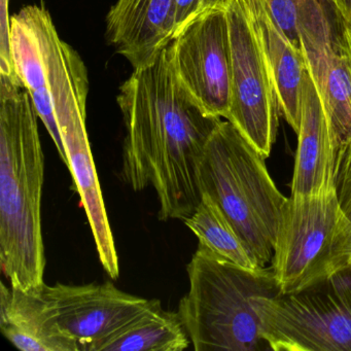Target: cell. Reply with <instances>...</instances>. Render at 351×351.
<instances>
[{
    "label": "cell",
    "instance_id": "obj_1",
    "mask_svg": "<svg viewBox=\"0 0 351 351\" xmlns=\"http://www.w3.org/2000/svg\"><path fill=\"white\" fill-rule=\"evenodd\" d=\"M117 101L126 128L123 180L135 192L153 186L160 221H186L202 200L199 170L221 119L178 79L169 45L152 64L133 69Z\"/></svg>",
    "mask_w": 351,
    "mask_h": 351
},
{
    "label": "cell",
    "instance_id": "obj_2",
    "mask_svg": "<svg viewBox=\"0 0 351 351\" xmlns=\"http://www.w3.org/2000/svg\"><path fill=\"white\" fill-rule=\"evenodd\" d=\"M38 114L21 84L0 75V264L12 287L42 289L45 160Z\"/></svg>",
    "mask_w": 351,
    "mask_h": 351
},
{
    "label": "cell",
    "instance_id": "obj_3",
    "mask_svg": "<svg viewBox=\"0 0 351 351\" xmlns=\"http://www.w3.org/2000/svg\"><path fill=\"white\" fill-rule=\"evenodd\" d=\"M186 271L190 289L178 313L195 350L270 349L261 335L252 298L281 293L272 270H250L198 245Z\"/></svg>",
    "mask_w": 351,
    "mask_h": 351
},
{
    "label": "cell",
    "instance_id": "obj_4",
    "mask_svg": "<svg viewBox=\"0 0 351 351\" xmlns=\"http://www.w3.org/2000/svg\"><path fill=\"white\" fill-rule=\"evenodd\" d=\"M265 160L231 122L221 121L207 143L199 170L202 195L217 203L262 268L272 260L287 199Z\"/></svg>",
    "mask_w": 351,
    "mask_h": 351
},
{
    "label": "cell",
    "instance_id": "obj_5",
    "mask_svg": "<svg viewBox=\"0 0 351 351\" xmlns=\"http://www.w3.org/2000/svg\"><path fill=\"white\" fill-rule=\"evenodd\" d=\"M11 51L16 77L29 94L65 163L56 120L86 112L89 79L85 63L60 38L51 14L43 5H27L11 17Z\"/></svg>",
    "mask_w": 351,
    "mask_h": 351
},
{
    "label": "cell",
    "instance_id": "obj_6",
    "mask_svg": "<svg viewBox=\"0 0 351 351\" xmlns=\"http://www.w3.org/2000/svg\"><path fill=\"white\" fill-rule=\"evenodd\" d=\"M271 262L281 293L306 289L351 267V221L336 192L287 199Z\"/></svg>",
    "mask_w": 351,
    "mask_h": 351
},
{
    "label": "cell",
    "instance_id": "obj_7",
    "mask_svg": "<svg viewBox=\"0 0 351 351\" xmlns=\"http://www.w3.org/2000/svg\"><path fill=\"white\" fill-rule=\"evenodd\" d=\"M252 305L270 350L351 351V305L330 278Z\"/></svg>",
    "mask_w": 351,
    "mask_h": 351
},
{
    "label": "cell",
    "instance_id": "obj_8",
    "mask_svg": "<svg viewBox=\"0 0 351 351\" xmlns=\"http://www.w3.org/2000/svg\"><path fill=\"white\" fill-rule=\"evenodd\" d=\"M232 52L231 122L264 158L278 129L279 106L264 49L244 0L227 9Z\"/></svg>",
    "mask_w": 351,
    "mask_h": 351
},
{
    "label": "cell",
    "instance_id": "obj_9",
    "mask_svg": "<svg viewBox=\"0 0 351 351\" xmlns=\"http://www.w3.org/2000/svg\"><path fill=\"white\" fill-rule=\"evenodd\" d=\"M169 50L178 79L198 104L211 116L227 119L232 80L227 10H209L192 20Z\"/></svg>",
    "mask_w": 351,
    "mask_h": 351
},
{
    "label": "cell",
    "instance_id": "obj_10",
    "mask_svg": "<svg viewBox=\"0 0 351 351\" xmlns=\"http://www.w3.org/2000/svg\"><path fill=\"white\" fill-rule=\"evenodd\" d=\"M40 293L57 324L77 343L80 351H91L149 303V300L124 293L112 282L56 283L52 287L45 283Z\"/></svg>",
    "mask_w": 351,
    "mask_h": 351
},
{
    "label": "cell",
    "instance_id": "obj_11",
    "mask_svg": "<svg viewBox=\"0 0 351 351\" xmlns=\"http://www.w3.org/2000/svg\"><path fill=\"white\" fill-rule=\"evenodd\" d=\"M297 134L291 196H322L336 192L338 151L309 71L304 77L301 125Z\"/></svg>",
    "mask_w": 351,
    "mask_h": 351
},
{
    "label": "cell",
    "instance_id": "obj_12",
    "mask_svg": "<svg viewBox=\"0 0 351 351\" xmlns=\"http://www.w3.org/2000/svg\"><path fill=\"white\" fill-rule=\"evenodd\" d=\"M174 34V0H118L106 17L108 44L133 69L152 64Z\"/></svg>",
    "mask_w": 351,
    "mask_h": 351
},
{
    "label": "cell",
    "instance_id": "obj_13",
    "mask_svg": "<svg viewBox=\"0 0 351 351\" xmlns=\"http://www.w3.org/2000/svg\"><path fill=\"white\" fill-rule=\"evenodd\" d=\"M304 56L339 151L351 136V66L342 24L332 22L324 36L304 51Z\"/></svg>",
    "mask_w": 351,
    "mask_h": 351
},
{
    "label": "cell",
    "instance_id": "obj_14",
    "mask_svg": "<svg viewBox=\"0 0 351 351\" xmlns=\"http://www.w3.org/2000/svg\"><path fill=\"white\" fill-rule=\"evenodd\" d=\"M0 328L22 351H80L77 343L57 324L40 289L23 291L1 283Z\"/></svg>",
    "mask_w": 351,
    "mask_h": 351
},
{
    "label": "cell",
    "instance_id": "obj_15",
    "mask_svg": "<svg viewBox=\"0 0 351 351\" xmlns=\"http://www.w3.org/2000/svg\"><path fill=\"white\" fill-rule=\"evenodd\" d=\"M261 44L264 49L274 84L279 110L295 133L301 125L305 56L271 19L263 0H244Z\"/></svg>",
    "mask_w": 351,
    "mask_h": 351
},
{
    "label": "cell",
    "instance_id": "obj_16",
    "mask_svg": "<svg viewBox=\"0 0 351 351\" xmlns=\"http://www.w3.org/2000/svg\"><path fill=\"white\" fill-rule=\"evenodd\" d=\"M190 342L178 311L163 309L161 302L154 299L91 351H182Z\"/></svg>",
    "mask_w": 351,
    "mask_h": 351
},
{
    "label": "cell",
    "instance_id": "obj_17",
    "mask_svg": "<svg viewBox=\"0 0 351 351\" xmlns=\"http://www.w3.org/2000/svg\"><path fill=\"white\" fill-rule=\"evenodd\" d=\"M184 223L198 238V245L207 248L219 258L250 270L262 268L223 211L208 195H202V200L196 211Z\"/></svg>",
    "mask_w": 351,
    "mask_h": 351
},
{
    "label": "cell",
    "instance_id": "obj_18",
    "mask_svg": "<svg viewBox=\"0 0 351 351\" xmlns=\"http://www.w3.org/2000/svg\"><path fill=\"white\" fill-rule=\"evenodd\" d=\"M263 3L277 27L302 52L299 34L302 0H263Z\"/></svg>",
    "mask_w": 351,
    "mask_h": 351
},
{
    "label": "cell",
    "instance_id": "obj_19",
    "mask_svg": "<svg viewBox=\"0 0 351 351\" xmlns=\"http://www.w3.org/2000/svg\"><path fill=\"white\" fill-rule=\"evenodd\" d=\"M336 194L343 213L351 221V136L337 154Z\"/></svg>",
    "mask_w": 351,
    "mask_h": 351
},
{
    "label": "cell",
    "instance_id": "obj_20",
    "mask_svg": "<svg viewBox=\"0 0 351 351\" xmlns=\"http://www.w3.org/2000/svg\"><path fill=\"white\" fill-rule=\"evenodd\" d=\"M9 8L10 0H0V75H7L18 81L12 57Z\"/></svg>",
    "mask_w": 351,
    "mask_h": 351
},
{
    "label": "cell",
    "instance_id": "obj_21",
    "mask_svg": "<svg viewBox=\"0 0 351 351\" xmlns=\"http://www.w3.org/2000/svg\"><path fill=\"white\" fill-rule=\"evenodd\" d=\"M204 12V0H174V38L186 24Z\"/></svg>",
    "mask_w": 351,
    "mask_h": 351
},
{
    "label": "cell",
    "instance_id": "obj_22",
    "mask_svg": "<svg viewBox=\"0 0 351 351\" xmlns=\"http://www.w3.org/2000/svg\"><path fill=\"white\" fill-rule=\"evenodd\" d=\"M351 40V0H326Z\"/></svg>",
    "mask_w": 351,
    "mask_h": 351
},
{
    "label": "cell",
    "instance_id": "obj_23",
    "mask_svg": "<svg viewBox=\"0 0 351 351\" xmlns=\"http://www.w3.org/2000/svg\"><path fill=\"white\" fill-rule=\"evenodd\" d=\"M335 285L342 291L351 305V267L336 273L330 277Z\"/></svg>",
    "mask_w": 351,
    "mask_h": 351
},
{
    "label": "cell",
    "instance_id": "obj_24",
    "mask_svg": "<svg viewBox=\"0 0 351 351\" xmlns=\"http://www.w3.org/2000/svg\"><path fill=\"white\" fill-rule=\"evenodd\" d=\"M233 3V0H204L205 12L209 10H227Z\"/></svg>",
    "mask_w": 351,
    "mask_h": 351
},
{
    "label": "cell",
    "instance_id": "obj_25",
    "mask_svg": "<svg viewBox=\"0 0 351 351\" xmlns=\"http://www.w3.org/2000/svg\"><path fill=\"white\" fill-rule=\"evenodd\" d=\"M346 52L347 56H348L349 62H350L351 66V40L346 36Z\"/></svg>",
    "mask_w": 351,
    "mask_h": 351
}]
</instances>
